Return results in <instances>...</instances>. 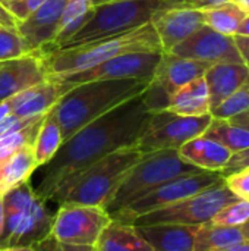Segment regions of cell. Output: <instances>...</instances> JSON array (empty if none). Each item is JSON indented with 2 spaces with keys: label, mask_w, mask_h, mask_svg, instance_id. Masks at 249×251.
Listing matches in <instances>:
<instances>
[{
  "label": "cell",
  "mask_w": 249,
  "mask_h": 251,
  "mask_svg": "<svg viewBox=\"0 0 249 251\" xmlns=\"http://www.w3.org/2000/svg\"><path fill=\"white\" fill-rule=\"evenodd\" d=\"M150 119L151 113L139 94L92 121L68 138L56 156L44 165L35 193L43 200L53 201L60 188L88 166L117 150L136 147L148 129Z\"/></svg>",
  "instance_id": "obj_1"
},
{
  "label": "cell",
  "mask_w": 249,
  "mask_h": 251,
  "mask_svg": "<svg viewBox=\"0 0 249 251\" xmlns=\"http://www.w3.org/2000/svg\"><path fill=\"white\" fill-rule=\"evenodd\" d=\"M151 79H98L69 88L51 109L63 143L122 103L142 94Z\"/></svg>",
  "instance_id": "obj_2"
},
{
  "label": "cell",
  "mask_w": 249,
  "mask_h": 251,
  "mask_svg": "<svg viewBox=\"0 0 249 251\" xmlns=\"http://www.w3.org/2000/svg\"><path fill=\"white\" fill-rule=\"evenodd\" d=\"M139 51L163 53L158 35L151 22L119 35L104 37L73 47L41 50L48 78L92 68L116 56Z\"/></svg>",
  "instance_id": "obj_3"
},
{
  "label": "cell",
  "mask_w": 249,
  "mask_h": 251,
  "mask_svg": "<svg viewBox=\"0 0 249 251\" xmlns=\"http://www.w3.org/2000/svg\"><path fill=\"white\" fill-rule=\"evenodd\" d=\"M142 154L136 147H128L106 156L69 179L53 201L97 206L107 210L117 188Z\"/></svg>",
  "instance_id": "obj_4"
},
{
  "label": "cell",
  "mask_w": 249,
  "mask_h": 251,
  "mask_svg": "<svg viewBox=\"0 0 249 251\" xmlns=\"http://www.w3.org/2000/svg\"><path fill=\"white\" fill-rule=\"evenodd\" d=\"M175 6H182L181 0H112L92 6L85 24L62 47H73L134 31L151 22L157 12Z\"/></svg>",
  "instance_id": "obj_5"
},
{
  "label": "cell",
  "mask_w": 249,
  "mask_h": 251,
  "mask_svg": "<svg viewBox=\"0 0 249 251\" xmlns=\"http://www.w3.org/2000/svg\"><path fill=\"white\" fill-rule=\"evenodd\" d=\"M29 181L3 196L4 232L0 247L34 246L50 234L53 215Z\"/></svg>",
  "instance_id": "obj_6"
},
{
  "label": "cell",
  "mask_w": 249,
  "mask_h": 251,
  "mask_svg": "<svg viewBox=\"0 0 249 251\" xmlns=\"http://www.w3.org/2000/svg\"><path fill=\"white\" fill-rule=\"evenodd\" d=\"M197 171L200 169L185 162L178 150H157L144 153L117 188L107 212L109 215L119 212L158 185Z\"/></svg>",
  "instance_id": "obj_7"
},
{
  "label": "cell",
  "mask_w": 249,
  "mask_h": 251,
  "mask_svg": "<svg viewBox=\"0 0 249 251\" xmlns=\"http://www.w3.org/2000/svg\"><path fill=\"white\" fill-rule=\"evenodd\" d=\"M230 190L226 187L225 179L214 184L213 187L194 194L185 200H181L175 204L153 210L150 213L135 218L131 225L144 226V225H157V224H176V225H191L200 226L211 222L216 213L236 200Z\"/></svg>",
  "instance_id": "obj_8"
},
{
  "label": "cell",
  "mask_w": 249,
  "mask_h": 251,
  "mask_svg": "<svg viewBox=\"0 0 249 251\" xmlns=\"http://www.w3.org/2000/svg\"><path fill=\"white\" fill-rule=\"evenodd\" d=\"M223 175L219 172H207V171H197L192 174L181 175L178 178H173L153 191L147 193L145 196L139 197L134 203H131L128 207L114 212L110 215L113 221H119L123 224H131L135 218L150 213L153 210L175 204L181 200H185L194 194H198L214 184L223 181Z\"/></svg>",
  "instance_id": "obj_9"
},
{
  "label": "cell",
  "mask_w": 249,
  "mask_h": 251,
  "mask_svg": "<svg viewBox=\"0 0 249 251\" xmlns=\"http://www.w3.org/2000/svg\"><path fill=\"white\" fill-rule=\"evenodd\" d=\"M210 66L207 62L163 53L148 87L142 93L147 110L150 113L167 110L172 94L185 84L204 76Z\"/></svg>",
  "instance_id": "obj_10"
},
{
  "label": "cell",
  "mask_w": 249,
  "mask_h": 251,
  "mask_svg": "<svg viewBox=\"0 0 249 251\" xmlns=\"http://www.w3.org/2000/svg\"><path fill=\"white\" fill-rule=\"evenodd\" d=\"M211 113L203 116H179L169 110L151 113L150 125L136 144L142 153L157 150H179L185 143L205 132Z\"/></svg>",
  "instance_id": "obj_11"
},
{
  "label": "cell",
  "mask_w": 249,
  "mask_h": 251,
  "mask_svg": "<svg viewBox=\"0 0 249 251\" xmlns=\"http://www.w3.org/2000/svg\"><path fill=\"white\" fill-rule=\"evenodd\" d=\"M110 222L112 218L103 207L63 203L53 215L48 235L60 243L94 247Z\"/></svg>",
  "instance_id": "obj_12"
},
{
  "label": "cell",
  "mask_w": 249,
  "mask_h": 251,
  "mask_svg": "<svg viewBox=\"0 0 249 251\" xmlns=\"http://www.w3.org/2000/svg\"><path fill=\"white\" fill-rule=\"evenodd\" d=\"M161 54L163 53L160 51L128 53L101 62L85 71L51 76L50 79L59 82L65 93L78 84L98 81V79H126V78L151 79L161 60Z\"/></svg>",
  "instance_id": "obj_13"
},
{
  "label": "cell",
  "mask_w": 249,
  "mask_h": 251,
  "mask_svg": "<svg viewBox=\"0 0 249 251\" xmlns=\"http://www.w3.org/2000/svg\"><path fill=\"white\" fill-rule=\"evenodd\" d=\"M169 53L186 59L207 62L210 65L244 63L235 38L230 35H223L207 25L201 26L186 40L173 47Z\"/></svg>",
  "instance_id": "obj_14"
},
{
  "label": "cell",
  "mask_w": 249,
  "mask_h": 251,
  "mask_svg": "<svg viewBox=\"0 0 249 251\" xmlns=\"http://www.w3.org/2000/svg\"><path fill=\"white\" fill-rule=\"evenodd\" d=\"M66 3L68 0H47L28 18L18 22L16 31L28 53L41 51L54 43Z\"/></svg>",
  "instance_id": "obj_15"
},
{
  "label": "cell",
  "mask_w": 249,
  "mask_h": 251,
  "mask_svg": "<svg viewBox=\"0 0 249 251\" xmlns=\"http://www.w3.org/2000/svg\"><path fill=\"white\" fill-rule=\"evenodd\" d=\"M151 25L158 35L163 53H169L173 47L204 26L205 21L201 9L175 6L157 12L151 19Z\"/></svg>",
  "instance_id": "obj_16"
},
{
  "label": "cell",
  "mask_w": 249,
  "mask_h": 251,
  "mask_svg": "<svg viewBox=\"0 0 249 251\" xmlns=\"http://www.w3.org/2000/svg\"><path fill=\"white\" fill-rule=\"evenodd\" d=\"M48 79L41 51L0 62V103Z\"/></svg>",
  "instance_id": "obj_17"
},
{
  "label": "cell",
  "mask_w": 249,
  "mask_h": 251,
  "mask_svg": "<svg viewBox=\"0 0 249 251\" xmlns=\"http://www.w3.org/2000/svg\"><path fill=\"white\" fill-rule=\"evenodd\" d=\"M63 94L65 91L62 85L48 78L21 91L7 101L10 104L12 115L18 118H35L50 112Z\"/></svg>",
  "instance_id": "obj_18"
},
{
  "label": "cell",
  "mask_w": 249,
  "mask_h": 251,
  "mask_svg": "<svg viewBox=\"0 0 249 251\" xmlns=\"http://www.w3.org/2000/svg\"><path fill=\"white\" fill-rule=\"evenodd\" d=\"M178 151L185 162L195 166L197 169L219 174L225 171L230 157L233 156V153L225 146L205 135L192 138L191 141L185 143Z\"/></svg>",
  "instance_id": "obj_19"
},
{
  "label": "cell",
  "mask_w": 249,
  "mask_h": 251,
  "mask_svg": "<svg viewBox=\"0 0 249 251\" xmlns=\"http://www.w3.org/2000/svg\"><path fill=\"white\" fill-rule=\"evenodd\" d=\"M153 251H192L198 226L157 224L136 226Z\"/></svg>",
  "instance_id": "obj_20"
},
{
  "label": "cell",
  "mask_w": 249,
  "mask_h": 251,
  "mask_svg": "<svg viewBox=\"0 0 249 251\" xmlns=\"http://www.w3.org/2000/svg\"><path fill=\"white\" fill-rule=\"evenodd\" d=\"M204 78L208 85L213 110L244 85L249 78V69L245 63H214L207 69Z\"/></svg>",
  "instance_id": "obj_21"
},
{
  "label": "cell",
  "mask_w": 249,
  "mask_h": 251,
  "mask_svg": "<svg viewBox=\"0 0 249 251\" xmlns=\"http://www.w3.org/2000/svg\"><path fill=\"white\" fill-rule=\"evenodd\" d=\"M169 112L179 116H203L211 112L210 91L204 76L176 90L169 101Z\"/></svg>",
  "instance_id": "obj_22"
},
{
  "label": "cell",
  "mask_w": 249,
  "mask_h": 251,
  "mask_svg": "<svg viewBox=\"0 0 249 251\" xmlns=\"http://www.w3.org/2000/svg\"><path fill=\"white\" fill-rule=\"evenodd\" d=\"M94 251H153L136 226L113 221L103 229Z\"/></svg>",
  "instance_id": "obj_23"
},
{
  "label": "cell",
  "mask_w": 249,
  "mask_h": 251,
  "mask_svg": "<svg viewBox=\"0 0 249 251\" xmlns=\"http://www.w3.org/2000/svg\"><path fill=\"white\" fill-rule=\"evenodd\" d=\"M38 168L32 146L23 147L0 165V196H4L12 188L29 181L34 171Z\"/></svg>",
  "instance_id": "obj_24"
},
{
  "label": "cell",
  "mask_w": 249,
  "mask_h": 251,
  "mask_svg": "<svg viewBox=\"0 0 249 251\" xmlns=\"http://www.w3.org/2000/svg\"><path fill=\"white\" fill-rule=\"evenodd\" d=\"M62 144H63L62 129L50 110L43 118L37 137L32 144V153L38 168L47 165L56 156Z\"/></svg>",
  "instance_id": "obj_25"
},
{
  "label": "cell",
  "mask_w": 249,
  "mask_h": 251,
  "mask_svg": "<svg viewBox=\"0 0 249 251\" xmlns=\"http://www.w3.org/2000/svg\"><path fill=\"white\" fill-rule=\"evenodd\" d=\"M244 240L241 228L219 226L208 222L198 226L192 251H220Z\"/></svg>",
  "instance_id": "obj_26"
},
{
  "label": "cell",
  "mask_w": 249,
  "mask_h": 251,
  "mask_svg": "<svg viewBox=\"0 0 249 251\" xmlns=\"http://www.w3.org/2000/svg\"><path fill=\"white\" fill-rule=\"evenodd\" d=\"M203 135L220 143L233 154L247 150L249 147V129L229 119L213 118Z\"/></svg>",
  "instance_id": "obj_27"
},
{
  "label": "cell",
  "mask_w": 249,
  "mask_h": 251,
  "mask_svg": "<svg viewBox=\"0 0 249 251\" xmlns=\"http://www.w3.org/2000/svg\"><path fill=\"white\" fill-rule=\"evenodd\" d=\"M203 12L207 26L213 28L214 31L223 35L230 37H235L238 34L241 24L247 18V13L232 0L210 9H204Z\"/></svg>",
  "instance_id": "obj_28"
},
{
  "label": "cell",
  "mask_w": 249,
  "mask_h": 251,
  "mask_svg": "<svg viewBox=\"0 0 249 251\" xmlns=\"http://www.w3.org/2000/svg\"><path fill=\"white\" fill-rule=\"evenodd\" d=\"M91 10H92V0H68L62 21H60L59 34L54 43L45 49L62 47L85 24V21L91 15Z\"/></svg>",
  "instance_id": "obj_29"
},
{
  "label": "cell",
  "mask_w": 249,
  "mask_h": 251,
  "mask_svg": "<svg viewBox=\"0 0 249 251\" xmlns=\"http://www.w3.org/2000/svg\"><path fill=\"white\" fill-rule=\"evenodd\" d=\"M43 118L38 119L37 122L31 124L29 126L21 129V131L7 134L4 137H0V162H4L6 159H9L12 154H15L21 149L34 144V140L37 137V132H38V128L41 125Z\"/></svg>",
  "instance_id": "obj_30"
},
{
  "label": "cell",
  "mask_w": 249,
  "mask_h": 251,
  "mask_svg": "<svg viewBox=\"0 0 249 251\" xmlns=\"http://www.w3.org/2000/svg\"><path fill=\"white\" fill-rule=\"evenodd\" d=\"M247 110H249V78L244 82V85H241L233 94L223 100L210 113L213 118L217 119H230Z\"/></svg>",
  "instance_id": "obj_31"
},
{
  "label": "cell",
  "mask_w": 249,
  "mask_h": 251,
  "mask_svg": "<svg viewBox=\"0 0 249 251\" xmlns=\"http://www.w3.org/2000/svg\"><path fill=\"white\" fill-rule=\"evenodd\" d=\"M249 219V200L236 199L222 207L211 219L213 225L241 228Z\"/></svg>",
  "instance_id": "obj_32"
},
{
  "label": "cell",
  "mask_w": 249,
  "mask_h": 251,
  "mask_svg": "<svg viewBox=\"0 0 249 251\" xmlns=\"http://www.w3.org/2000/svg\"><path fill=\"white\" fill-rule=\"evenodd\" d=\"M25 44L16 29L0 26V62L26 54Z\"/></svg>",
  "instance_id": "obj_33"
},
{
  "label": "cell",
  "mask_w": 249,
  "mask_h": 251,
  "mask_svg": "<svg viewBox=\"0 0 249 251\" xmlns=\"http://www.w3.org/2000/svg\"><path fill=\"white\" fill-rule=\"evenodd\" d=\"M225 184L235 197L249 200V168L225 176Z\"/></svg>",
  "instance_id": "obj_34"
},
{
  "label": "cell",
  "mask_w": 249,
  "mask_h": 251,
  "mask_svg": "<svg viewBox=\"0 0 249 251\" xmlns=\"http://www.w3.org/2000/svg\"><path fill=\"white\" fill-rule=\"evenodd\" d=\"M0 1L10 12V15L15 16L18 22H21L47 0H0Z\"/></svg>",
  "instance_id": "obj_35"
},
{
  "label": "cell",
  "mask_w": 249,
  "mask_h": 251,
  "mask_svg": "<svg viewBox=\"0 0 249 251\" xmlns=\"http://www.w3.org/2000/svg\"><path fill=\"white\" fill-rule=\"evenodd\" d=\"M34 251H94V247L66 244V243H60V241L51 238L50 235H47L44 240L34 244Z\"/></svg>",
  "instance_id": "obj_36"
},
{
  "label": "cell",
  "mask_w": 249,
  "mask_h": 251,
  "mask_svg": "<svg viewBox=\"0 0 249 251\" xmlns=\"http://www.w3.org/2000/svg\"><path fill=\"white\" fill-rule=\"evenodd\" d=\"M247 168H249V147L247 150L235 153L230 157V160H229L227 166L225 168V171L222 172V175L225 178V176H227V175H230L233 172H238V171H242V169H247Z\"/></svg>",
  "instance_id": "obj_37"
},
{
  "label": "cell",
  "mask_w": 249,
  "mask_h": 251,
  "mask_svg": "<svg viewBox=\"0 0 249 251\" xmlns=\"http://www.w3.org/2000/svg\"><path fill=\"white\" fill-rule=\"evenodd\" d=\"M226 1H230V0H181V4L182 6H188V7H195V9L204 10V9H210V7L223 4Z\"/></svg>",
  "instance_id": "obj_38"
},
{
  "label": "cell",
  "mask_w": 249,
  "mask_h": 251,
  "mask_svg": "<svg viewBox=\"0 0 249 251\" xmlns=\"http://www.w3.org/2000/svg\"><path fill=\"white\" fill-rule=\"evenodd\" d=\"M235 43L236 47L239 50V54L242 57V62L248 66L249 69V37H244V35H235Z\"/></svg>",
  "instance_id": "obj_39"
},
{
  "label": "cell",
  "mask_w": 249,
  "mask_h": 251,
  "mask_svg": "<svg viewBox=\"0 0 249 251\" xmlns=\"http://www.w3.org/2000/svg\"><path fill=\"white\" fill-rule=\"evenodd\" d=\"M0 26L12 28V29H16V26H18L16 18L10 15V12L1 4V1H0Z\"/></svg>",
  "instance_id": "obj_40"
},
{
  "label": "cell",
  "mask_w": 249,
  "mask_h": 251,
  "mask_svg": "<svg viewBox=\"0 0 249 251\" xmlns=\"http://www.w3.org/2000/svg\"><path fill=\"white\" fill-rule=\"evenodd\" d=\"M220 251H249V241L248 240H244L241 243H236V244H232L226 249Z\"/></svg>",
  "instance_id": "obj_41"
},
{
  "label": "cell",
  "mask_w": 249,
  "mask_h": 251,
  "mask_svg": "<svg viewBox=\"0 0 249 251\" xmlns=\"http://www.w3.org/2000/svg\"><path fill=\"white\" fill-rule=\"evenodd\" d=\"M0 251H34V246H7L0 247Z\"/></svg>",
  "instance_id": "obj_42"
},
{
  "label": "cell",
  "mask_w": 249,
  "mask_h": 251,
  "mask_svg": "<svg viewBox=\"0 0 249 251\" xmlns=\"http://www.w3.org/2000/svg\"><path fill=\"white\" fill-rule=\"evenodd\" d=\"M10 104H9V101L7 100H4V101H1L0 103V122L6 118V116H9L10 115Z\"/></svg>",
  "instance_id": "obj_43"
},
{
  "label": "cell",
  "mask_w": 249,
  "mask_h": 251,
  "mask_svg": "<svg viewBox=\"0 0 249 251\" xmlns=\"http://www.w3.org/2000/svg\"><path fill=\"white\" fill-rule=\"evenodd\" d=\"M236 35H244V37H249V15H247V18L244 19V22L241 24L238 34Z\"/></svg>",
  "instance_id": "obj_44"
},
{
  "label": "cell",
  "mask_w": 249,
  "mask_h": 251,
  "mask_svg": "<svg viewBox=\"0 0 249 251\" xmlns=\"http://www.w3.org/2000/svg\"><path fill=\"white\" fill-rule=\"evenodd\" d=\"M4 232V206H3V196H0V241Z\"/></svg>",
  "instance_id": "obj_45"
},
{
  "label": "cell",
  "mask_w": 249,
  "mask_h": 251,
  "mask_svg": "<svg viewBox=\"0 0 249 251\" xmlns=\"http://www.w3.org/2000/svg\"><path fill=\"white\" fill-rule=\"evenodd\" d=\"M235 4H238L247 15H249V0H232Z\"/></svg>",
  "instance_id": "obj_46"
},
{
  "label": "cell",
  "mask_w": 249,
  "mask_h": 251,
  "mask_svg": "<svg viewBox=\"0 0 249 251\" xmlns=\"http://www.w3.org/2000/svg\"><path fill=\"white\" fill-rule=\"evenodd\" d=\"M241 231H242V234H244L245 240H248L249 241V219H248V222H245V224L241 226Z\"/></svg>",
  "instance_id": "obj_47"
},
{
  "label": "cell",
  "mask_w": 249,
  "mask_h": 251,
  "mask_svg": "<svg viewBox=\"0 0 249 251\" xmlns=\"http://www.w3.org/2000/svg\"><path fill=\"white\" fill-rule=\"evenodd\" d=\"M107 1H112V0H92V6H98V4H103Z\"/></svg>",
  "instance_id": "obj_48"
}]
</instances>
